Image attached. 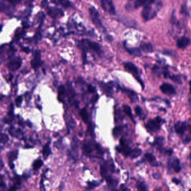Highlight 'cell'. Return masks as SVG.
<instances>
[{"mask_svg": "<svg viewBox=\"0 0 191 191\" xmlns=\"http://www.w3.org/2000/svg\"><path fill=\"white\" fill-rule=\"evenodd\" d=\"M188 122L187 121H179L174 125L175 132L180 136H183L188 129Z\"/></svg>", "mask_w": 191, "mask_h": 191, "instance_id": "obj_12", "label": "cell"}, {"mask_svg": "<svg viewBox=\"0 0 191 191\" xmlns=\"http://www.w3.org/2000/svg\"><path fill=\"white\" fill-rule=\"evenodd\" d=\"M78 140L76 138V137H74L73 138L72 144H71V152H69V155L71 156V158L73 159L74 160H77V155H78Z\"/></svg>", "mask_w": 191, "mask_h": 191, "instance_id": "obj_17", "label": "cell"}, {"mask_svg": "<svg viewBox=\"0 0 191 191\" xmlns=\"http://www.w3.org/2000/svg\"><path fill=\"white\" fill-rule=\"evenodd\" d=\"M114 169L115 166L112 160L104 161L100 165V174L104 179L111 177V174L114 173Z\"/></svg>", "mask_w": 191, "mask_h": 191, "instance_id": "obj_2", "label": "cell"}, {"mask_svg": "<svg viewBox=\"0 0 191 191\" xmlns=\"http://www.w3.org/2000/svg\"><path fill=\"white\" fill-rule=\"evenodd\" d=\"M141 48L145 52L150 53V52H152L154 51V47L152 43H143L141 46Z\"/></svg>", "mask_w": 191, "mask_h": 191, "instance_id": "obj_24", "label": "cell"}, {"mask_svg": "<svg viewBox=\"0 0 191 191\" xmlns=\"http://www.w3.org/2000/svg\"><path fill=\"white\" fill-rule=\"evenodd\" d=\"M9 132L11 135L15 136V137H19L20 136V134H21L22 133L20 129H17L15 131V129H13V128L10 129Z\"/></svg>", "mask_w": 191, "mask_h": 191, "instance_id": "obj_39", "label": "cell"}, {"mask_svg": "<svg viewBox=\"0 0 191 191\" xmlns=\"http://www.w3.org/2000/svg\"><path fill=\"white\" fill-rule=\"evenodd\" d=\"M100 183H101V182L96 181L89 182H88V186L86 187V189L88 190L93 189L96 187H98L99 185H100Z\"/></svg>", "mask_w": 191, "mask_h": 191, "instance_id": "obj_35", "label": "cell"}, {"mask_svg": "<svg viewBox=\"0 0 191 191\" xmlns=\"http://www.w3.org/2000/svg\"><path fill=\"white\" fill-rule=\"evenodd\" d=\"M99 99V96L98 94H95V96H93V97L92 98V99L91 100V103H95L98 101V100Z\"/></svg>", "mask_w": 191, "mask_h": 191, "instance_id": "obj_44", "label": "cell"}, {"mask_svg": "<svg viewBox=\"0 0 191 191\" xmlns=\"http://www.w3.org/2000/svg\"><path fill=\"white\" fill-rule=\"evenodd\" d=\"M116 150L118 152L122 154L123 156L129 157L130 152L132 150V148L129 146L127 140L125 138H122L120 140V145L117 146L115 148Z\"/></svg>", "mask_w": 191, "mask_h": 191, "instance_id": "obj_7", "label": "cell"}, {"mask_svg": "<svg viewBox=\"0 0 191 191\" xmlns=\"http://www.w3.org/2000/svg\"><path fill=\"white\" fill-rule=\"evenodd\" d=\"M95 144L92 142L88 141L83 146V154L88 157H92V153L95 149Z\"/></svg>", "mask_w": 191, "mask_h": 191, "instance_id": "obj_13", "label": "cell"}, {"mask_svg": "<svg viewBox=\"0 0 191 191\" xmlns=\"http://www.w3.org/2000/svg\"><path fill=\"white\" fill-rule=\"evenodd\" d=\"M23 102V97L21 96H17L16 100H15V104H16V106L17 107H20L21 103Z\"/></svg>", "mask_w": 191, "mask_h": 191, "instance_id": "obj_41", "label": "cell"}, {"mask_svg": "<svg viewBox=\"0 0 191 191\" xmlns=\"http://www.w3.org/2000/svg\"><path fill=\"white\" fill-rule=\"evenodd\" d=\"M172 182L175 183V185H179L181 183V181L179 179H178L177 178H173L172 179Z\"/></svg>", "mask_w": 191, "mask_h": 191, "instance_id": "obj_47", "label": "cell"}, {"mask_svg": "<svg viewBox=\"0 0 191 191\" xmlns=\"http://www.w3.org/2000/svg\"><path fill=\"white\" fill-rule=\"evenodd\" d=\"M120 189H121V190H122V191H129V190H130L129 188H127V187H125V185H121Z\"/></svg>", "mask_w": 191, "mask_h": 191, "instance_id": "obj_49", "label": "cell"}, {"mask_svg": "<svg viewBox=\"0 0 191 191\" xmlns=\"http://www.w3.org/2000/svg\"><path fill=\"white\" fill-rule=\"evenodd\" d=\"M123 126L122 125H118L114 127L113 129V135L115 138H118L119 135L121 134V133L123 131Z\"/></svg>", "mask_w": 191, "mask_h": 191, "instance_id": "obj_30", "label": "cell"}, {"mask_svg": "<svg viewBox=\"0 0 191 191\" xmlns=\"http://www.w3.org/2000/svg\"><path fill=\"white\" fill-rule=\"evenodd\" d=\"M41 53L39 51H36L34 54L33 59L31 61V65L33 69H36L41 65Z\"/></svg>", "mask_w": 191, "mask_h": 191, "instance_id": "obj_16", "label": "cell"}, {"mask_svg": "<svg viewBox=\"0 0 191 191\" xmlns=\"http://www.w3.org/2000/svg\"><path fill=\"white\" fill-rule=\"evenodd\" d=\"M135 111L136 115L138 116L140 119H145L146 117V114H145L143 109L141 107L139 106H137L135 108Z\"/></svg>", "mask_w": 191, "mask_h": 191, "instance_id": "obj_28", "label": "cell"}, {"mask_svg": "<svg viewBox=\"0 0 191 191\" xmlns=\"http://www.w3.org/2000/svg\"><path fill=\"white\" fill-rule=\"evenodd\" d=\"M17 154H18V152H17V150L10 152L8 154V155H7V157H8V159H9V162L12 163L13 160H15L17 158Z\"/></svg>", "mask_w": 191, "mask_h": 191, "instance_id": "obj_36", "label": "cell"}, {"mask_svg": "<svg viewBox=\"0 0 191 191\" xmlns=\"http://www.w3.org/2000/svg\"><path fill=\"white\" fill-rule=\"evenodd\" d=\"M58 100L60 102H63L66 95V90L65 86L63 85L59 86L58 89Z\"/></svg>", "mask_w": 191, "mask_h": 191, "instance_id": "obj_23", "label": "cell"}, {"mask_svg": "<svg viewBox=\"0 0 191 191\" xmlns=\"http://www.w3.org/2000/svg\"><path fill=\"white\" fill-rule=\"evenodd\" d=\"M136 187L138 191H148V186L143 182L138 181L136 183Z\"/></svg>", "mask_w": 191, "mask_h": 191, "instance_id": "obj_34", "label": "cell"}, {"mask_svg": "<svg viewBox=\"0 0 191 191\" xmlns=\"http://www.w3.org/2000/svg\"><path fill=\"white\" fill-rule=\"evenodd\" d=\"M88 91L90 93H96V88L94 87L92 85H88Z\"/></svg>", "mask_w": 191, "mask_h": 191, "instance_id": "obj_43", "label": "cell"}, {"mask_svg": "<svg viewBox=\"0 0 191 191\" xmlns=\"http://www.w3.org/2000/svg\"><path fill=\"white\" fill-rule=\"evenodd\" d=\"M101 88V89L103 91V92H105L107 96H112L113 90V86H115L114 83L112 81L108 82V83H104V82H101L99 84Z\"/></svg>", "mask_w": 191, "mask_h": 191, "instance_id": "obj_15", "label": "cell"}, {"mask_svg": "<svg viewBox=\"0 0 191 191\" xmlns=\"http://www.w3.org/2000/svg\"><path fill=\"white\" fill-rule=\"evenodd\" d=\"M176 17H175V11H173V13H172V16H171V23L172 24H174L175 22V19Z\"/></svg>", "mask_w": 191, "mask_h": 191, "instance_id": "obj_46", "label": "cell"}, {"mask_svg": "<svg viewBox=\"0 0 191 191\" xmlns=\"http://www.w3.org/2000/svg\"><path fill=\"white\" fill-rule=\"evenodd\" d=\"M5 1H7V2H10V3L13 4V5H17V4L20 3L22 0H5Z\"/></svg>", "mask_w": 191, "mask_h": 191, "instance_id": "obj_45", "label": "cell"}, {"mask_svg": "<svg viewBox=\"0 0 191 191\" xmlns=\"http://www.w3.org/2000/svg\"><path fill=\"white\" fill-rule=\"evenodd\" d=\"M148 0H129V2H133V3L128 2L125 5V8L129 11H131L135 9H138L140 7L144 6L148 2Z\"/></svg>", "mask_w": 191, "mask_h": 191, "instance_id": "obj_9", "label": "cell"}, {"mask_svg": "<svg viewBox=\"0 0 191 191\" xmlns=\"http://www.w3.org/2000/svg\"><path fill=\"white\" fill-rule=\"evenodd\" d=\"M165 138L162 136H156L154 139V141L150 144V145L155 147L158 150H160L161 148H163V146L164 143Z\"/></svg>", "mask_w": 191, "mask_h": 191, "instance_id": "obj_21", "label": "cell"}, {"mask_svg": "<svg viewBox=\"0 0 191 191\" xmlns=\"http://www.w3.org/2000/svg\"><path fill=\"white\" fill-rule=\"evenodd\" d=\"M9 140V137L6 135L2 134L0 137V142H6Z\"/></svg>", "mask_w": 191, "mask_h": 191, "instance_id": "obj_42", "label": "cell"}, {"mask_svg": "<svg viewBox=\"0 0 191 191\" xmlns=\"http://www.w3.org/2000/svg\"><path fill=\"white\" fill-rule=\"evenodd\" d=\"M163 120L160 117H156L155 118L150 119L146 123L145 127L150 132H158L161 129Z\"/></svg>", "mask_w": 191, "mask_h": 191, "instance_id": "obj_3", "label": "cell"}, {"mask_svg": "<svg viewBox=\"0 0 191 191\" xmlns=\"http://www.w3.org/2000/svg\"><path fill=\"white\" fill-rule=\"evenodd\" d=\"M123 66H124V67H125L126 71H127L129 73H132V75L135 77L136 80L141 85L143 89H144L145 85H144V83L141 79L140 76L139 75V70H138V67L136 66L134 63L130 62L124 63Z\"/></svg>", "mask_w": 191, "mask_h": 191, "instance_id": "obj_4", "label": "cell"}, {"mask_svg": "<svg viewBox=\"0 0 191 191\" xmlns=\"http://www.w3.org/2000/svg\"><path fill=\"white\" fill-rule=\"evenodd\" d=\"M51 148H50V145L49 143L47 144L46 145H44V146L43 147V151H42V154H43V158L44 159L47 158L48 157V156L51 154Z\"/></svg>", "mask_w": 191, "mask_h": 191, "instance_id": "obj_32", "label": "cell"}, {"mask_svg": "<svg viewBox=\"0 0 191 191\" xmlns=\"http://www.w3.org/2000/svg\"><path fill=\"white\" fill-rule=\"evenodd\" d=\"M190 39L187 36H182L177 42V46L180 49H185L190 44Z\"/></svg>", "mask_w": 191, "mask_h": 191, "instance_id": "obj_19", "label": "cell"}, {"mask_svg": "<svg viewBox=\"0 0 191 191\" xmlns=\"http://www.w3.org/2000/svg\"><path fill=\"white\" fill-rule=\"evenodd\" d=\"M167 169L168 173H171V171L178 173L181 171L182 167L179 159L174 157L168 159Z\"/></svg>", "mask_w": 191, "mask_h": 191, "instance_id": "obj_6", "label": "cell"}, {"mask_svg": "<svg viewBox=\"0 0 191 191\" xmlns=\"http://www.w3.org/2000/svg\"><path fill=\"white\" fill-rule=\"evenodd\" d=\"M156 0H148V2L145 4V6L142 11L141 15L143 19L145 21L151 19L152 17V6L155 3Z\"/></svg>", "mask_w": 191, "mask_h": 191, "instance_id": "obj_8", "label": "cell"}, {"mask_svg": "<svg viewBox=\"0 0 191 191\" xmlns=\"http://www.w3.org/2000/svg\"><path fill=\"white\" fill-rule=\"evenodd\" d=\"M152 175H153L154 178H155V179H159L160 178V175H159L158 173H154Z\"/></svg>", "mask_w": 191, "mask_h": 191, "instance_id": "obj_50", "label": "cell"}, {"mask_svg": "<svg viewBox=\"0 0 191 191\" xmlns=\"http://www.w3.org/2000/svg\"><path fill=\"white\" fill-rule=\"evenodd\" d=\"M162 92L167 96H174L176 94V90L173 86L167 82H164L160 86Z\"/></svg>", "mask_w": 191, "mask_h": 191, "instance_id": "obj_11", "label": "cell"}, {"mask_svg": "<svg viewBox=\"0 0 191 191\" xmlns=\"http://www.w3.org/2000/svg\"><path fill=\"white\" fill-rule=\"evenodd\" d=\"M190 141H191V137H190V136H188L187 138H185V140H184L183 143L185 144H187L188 143H189Z\"/></svg>", "mask_w": 191, "mask_h": 191, "instance_id": "obj_48", "label": "cell"}, {"mask_svg": "<svg viewBox=\"0 0 191 191\" xmlns=\"http://www.w3.org/2000/svg\"><path fill=\"white\" fill-rule=\"evenodd\" d=\"M59 2L65 8L71 6V3L69 2V0H59Z\"/></svg>", "mask_w": 191, "mask_h": 191, "instance_id": "obj_40", "label": "cell"}, {"mask_svg": "<svg viewBox=\"0 0 191 191\" xmlns=\"http://www.w3.org/2000/svg\"><path fill=\"white\" fill-rule=\"evenodd\" d=\"M143 159L148 162L152 167H160L161 165L160 164V163L157 161L155 156L150 152H148L145 154Z\"/></svg>", "mask_w": 191, "mask_h": 191, "instance_id": "obj_18", "label": "cell"}, {"mask_svg": "<svg viewBox=\"0 0 191 191\" xmlns=\"http://www.w3.org/2000/svg\"><path fill=\"white\" fill-rule=\"evenodd\" d=\"M49 13L52 17L56 18L57 17H62L63 15L62 11L58 9H50Z\"/></svg>", "mask_w": 191, "mask_h": 191, "instance_id": "obj_27", "label": "cell"}, {"mask_svg": "<svg viewBox=\"0 0 191 191\" xmlns=\"http://www.w3.org/2000/svg\"><path fill=\"white\" fill-rule=\"evenodd\" d=\"M159 152L164 153L165 155H168V156H170L172 155L174 152V151L173 149L169 148V149H165L164 148H162L159 150Z\"/></svg>", "mask_w": 191, "mask_h": 191, "instance_id": "obj_38", "label": "cell"}, {"mask_svg": "<svg viewBox=\"0 0 191 191\" xmlns=\"http://www.w3.org/2000/svg\"><path fill=\"white\" fill-rule=\"evenodd\" d=\"M141 154L142 150L140 148H133V149H132L129 157L131 159H134L137 158L141 155Z\"/></svg>", "mask_w": 191, "mask_h": 191, "instance_id": "obj_26", "label": "cell"}, {"mask_svg": "<svg viewBox=\"0 0 191 191\" xmlns=\"http://www.w3.org/2000/svg\"><path fill=\"white\" fill-rule=\"evenodd\" d=\"M23 50V51H24V52H25L26 53H29V49L28 48H24Z\"/></svg>", "mask_w": 191, "mask_h": 191, "instance_id": "obj_51", "label": "cell"}, {"mask_svg": "<svg viewBox=\"0 0 191 191\" xmlns=\"http://www.w3.org/2000/svg\"><path fill=\"white\" fill-rule=\"evenodd\" d=\"M22 64V60L21 59L17 57L15 59H12L7 64V68L12 71H15L18 69H19Z\"/></svg>", "mask_w": 191, "mask_h": 191, "instance_id": "obj_14", "label": "cell"}, {"mask_svg": "<svg viewBox=\"0 0 191 191\" xmlns=\"http://www.w3.org/2000/svg\"><path fill=\"white\" fill-rule=\"evenodd\" d=\"M101 6L106 12L112 15H115V7L112 0H101Z\"/></svg>", "mask_w": 191, "mask_h": 191, "instance_id": "obj_10", "label": "cell"}, {"mask_svg": "<svg viewBox=\"0 0 191 191\" xmlns=\"http://www.w3.org/2000/svg\"><path fill=\"white\" fill-rule=\"evenodd\" d=\"M67 95L68 96L69 102H71L74 98L75 96V91L73 89V86L71 85V83H69V82L67 83Z\"/></svg>", "mask_w": 191, "mask_h": 191, "instance_id": "obj_25", "label": "cell"}, {"mask_svg": "<svg viewBox=\"0 0 191 191\" xmlns=\"http://www.w3.org/2000/svg\"><path fill=\"white\" fill-rule=\"evenodd\" d=\"M123 111L127 115L129 116L130 119L132 120V122H134L135 123L136 122L133 118V114H132V110L129 106L128 105H124L123 106Z\"/></svg>", "mask_w": 191, "mask_h": 191, "instance_id": "obj_31", "label": "cell"}, {"mask_svg": "<svg viewBox=\"0 0 191 191\" xmlns=\"http://www.w3.org/2000/svg\"><path fill=\"white\" fill-rule=\"evenodd\" d=\"M80 115L81 116L82 121L85 122L86 124H87L89 121V114L86 108H84L80 110Z\"/></svg>", "mask_w": 191, "mask_h": 191, "instance_id": "obj_29", "label": "cell"}, {"mask_svg": "<svg viewBox=\"0 0 191 191\" xmlns=\"http://www.w3.org/2000/svg\"><path fill=\"white\" fill-rule=\"evenodd\" d=\"M125 49L131 55L136 57H140L142 56L141 50L139 48H125Z\"/></svg>", "mask_w": 191, "mask_h": 191, "instance_id": "obj_22", "label": "cell"}, {"mask_svg": "<svg viewBox=\"0 0 191 191\" xmlns=\"http://www.w3.org/2000/svg\"><path fill=\"white\" fill-rule=\"evenodd\" d=\"M119 88H121L122 91L125 92L127 96H129V98L131 99L132 102H135V101L138 100V95L134 91H133L131 89L124 88H121L120 86H119Z\"/></svg>", "mask_w": 191, "mask_h": 191, "instance_id": "obj_20", "label": "cell"}, {"mask_svg": "<svg viewBox=\"0 0 191 191\" xmlns=\"http://www.w3.org/2000/svg\"><path fill=\"white\" fill-rule=\"evenodd\" d=\"M89 12L90 17L92 21V23L94 24V25L99 29L105 30V28L103 25L102 22L100 19L98 10H96L95 7H92L89 9Z\"/></svg>", "mask_w": 191, "mask_h": 191, "instance_id": "obj_5", "label": "cell"}, {"mask_svg": "<svg viewBox=\"0 0 191 191\" xmlns=\"http://www.w3.org/2000/svg\"><path fill=\"white\" fill-rule=\"evenodd\" d=\"M80 46L81 49H82L84 51V57H83V60H84V64H85L86 53V52L89 50H91L94 52H96L100 57H101L103 55L102 47L98 43L92 42L90 40L83 39L81 40Z\"/></svg>", "mask_w": 191, "mask_h": 191, "instance_id": "obj_1", "label": "cell"}, {"mask_svg": "<svg viewBox=\"0 0 191 191\" xmlns=\"http://www.w3.org/2000/svg\"><path fill=\"white\" fill-rule=\"evenodd\" d=\"M43 162L42 160H41L40 159L36 160L33 163V167L34 170H37L39 169L40 168L43 166Z\"/></svg>", "mask_w": 191, "mask_h": 191, "instance_id": "obj_37", "label": "cell"}, {"mask_svg": "<svg viewBox=\"0 0 191 191\" xmlns=\"http://www.w3.org/2000/svg\"><path fill=\"white\" fill-rule=\"evenodd\" d=\"M168 78H169L171 81H173V82L176 84H182L181 76L179 75H170Z\"/></svg>", "mask_w": 191, "mask_h": 191, "instance_id": "obj_33", "label": "cell"}]
</instances>
